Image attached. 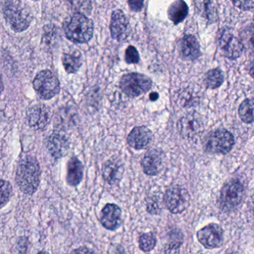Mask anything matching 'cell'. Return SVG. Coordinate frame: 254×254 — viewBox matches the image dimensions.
Here are the masks:
<instances>
[{
	"mask_svg": "<svg viewBox=\"0 0 254 254\" xmlns=\"http://www.w3.org/2000/svg\"><path fill=\"white\" fill-rule=\"evenodd\" d=\"M240 38L244 49L254 54V25H249L243 29L240 32Z\"/></svg>",
	"mask_w": 254,
	"mask_h": 254,
	"instance_id": "26",
	"label": "cell"
},
{
	"mask_svg": "<svg viewBox=\"0 0 254 254\" xmlns=\"http://www.w3.org/2000/svg\"><path fill=\"white\" fill-rule=\"evenodd\" d=\"M152 82L149 77L139 73H129L122 76L119 86L122 92L131 98L140 96L152 88Z\"/></svg>",
	"mask_w": 254,
	"mask_h": 254,
	"instance_id": "3",
	"label": "cell"
},
{
	"mask_svg": "<svg viewBox=\"0 0 254 254\" xmlns=\"http://www.w3.org/2000/svg\"><path fill=\"white\" fill-rule=\"evenodd\" d=\"M66 37L73 43H85L93 35L92 21L85 15L76 13L70 16L64 23Z\"/></svg>",
	"mask_w": 254,
	"mask_h": 254,
	"instance_id": "2",
	"label": "cell"
},
{
	"mask_svg": "<svg viewBox=\"0 0 254 254\" xmlns=\"http://www.w3.org/2000/svg\"><path fill=\"white\" fill-rule=\"evenodd\" d=\"M188 10L189 7L183 0H176L169 7V17L177 25L184 20L187 16Z\"/></svg>",
	"mask_w": 254,
	"mask_h": 254,
	"instance_id": "22",
	"label": "cell"
},
{
	"mask_svg": "<svg viewBox=\"0 0 254 254\" xmlns=\"http://www.w3.org/2000/svg\"><path fill=\"white\" fill-rule=\"evenodd\" d=\"M37 254H49L47 253V252H39V253Z\"/></svg>",
	"mask_w": 254,
	"mask_h": 254,
	"instance_id": "37",
	"label": "cell"
},
{
	"mask_svg": "<svg viewBox=\"0 0 254 254\" xmlns=\"http://www.w3.org/2000/svg\"><path fill=\"white\" fill-rule=\"evenodd\" d=\"M27 119L30 127L37 130H41L46 128L50 119L48 109L45 106L36 104L28 109Z\"/></svg>",
	"mask_w": 254,
	"mask_h": 254,
	"instance_id": "15",
	"label": "cell"
},
{
	"mask_svg": "<svg viewBox=\"0 0 254 254\" xmlns=\"http://www.w3.org/2000/svg\"><path fill=\"white\" fill-rule=\"evenodd\" d=\"M158 94L157 92H153V93L151 94L150 95V100L152 101H156V100L158 99Z\"/></svg>",
	"mask_w": 254,
	"mask_h": 254,
	"instance_id": "35",
	"label": "cell"
},
{
	"mask_svg": "<svg viewBox=\"0 0 254 254\" xmlns=\"http://www.w3.org/2000/svg\"><path fill=\"white\" fill-rule=\"evenodd\" d=\"M110 28L112 37L117 41H122L129 36V21L122 10H115L112 13Z\"/></svg>",
	"mask_w": 254,
	"mask_h": 254,
	"instance_id": "11",
	"label": "cell"
},
{
	"mask_svg": "<svg viewBox=\"0 0 254 254\" xmlns=\"http://www.w3.org/2000/svg\"><path fill=\"white\" fill-rule=\"evenodd\" d=\"M40 179V168L38 161L32 156L22 158L18 164L16 182L24 193L33 194L36 192Z\"/></svg>",
	"mask_w": 254,
	"mask_h": 254,
	"instance_id": "1",
	"label": "cell"
},
{
	"mask_svg": "<svg viewBox=\"0 0 254 254\" xmlns=\"http://www.w3.org/2000/svg\"><path fill=\"white\" fill-rule=\"evenodd\" d=\"M125 61L127 64H138L140 61V55L138 51L134 46H128L125 52Z\"/></svg>",
	"mask_w": 254,
	"mask_h": 254,
	"instance_id": "30",
	"label": "cell"
},
{
	"mask_svg": "<svg viewBox=\"0 0 254 254\" xmlns=\"http://www.w3.org/2000/svg\"><path fill=\"white\" fill-rule=\"evenodd\" d=\"M234 4L242 10H247L254 7V0H232Z\"/></svg>",
	"mask_w": 254,
	"mask_h": 254,
	"instance_id": "32",
	"label": "cell"
},
{
	"mask_svg": "<svg viewBox=\"0 0 254 254\" xmlns=\"http://www.w3.org/2000/svg\"><path fill=\"white\" fill-rule=\"evenodd\" d=\"M144 0H128L130 9L134 12H139L143 7Z\"/></svg>",
	"mask_w": 254,
	"mask_h": 254,
	"instance_id": "33",
	"label": "cell"
},
{
	"mask_svg": "<svg viewBox=\"0 0 254 254\" xmlns=\"http://www.w3.org/2000/svg\"><path fill=\"white\" fill-rule=\"evenodd\" d=\"M12 195V188L10 183L7 181L1 180V207H4Z\"/></svg>",
	"mask_w": 254,
	"mask_h": 254,
	"instance_id": "29",
	"label": "cell"
},
{
	"mask_svg": "<svg viewBox=\"0 0 254 254\" xmlns=\"http://www.w3.org/2000/svg\"><path fill=\"white\" fill-rule=\"evenodd\" d=\"M33 86L37 95L44 100L54 98L60 91L59 80L49 70L40 71L34 77Z\"/></svg>",
	"mask_w": 254,
	"mask_h": 254,
	"instance_id": "4",
	"label": "cell"
},
{
	"mask_svg": "<svg viewBox=\"0 0 254 254\" xmlns=\"http://www.w3.org/2000/svg\"><path fill=\"white\" fill-rule=\"evenodd\" d=\"M71 254H97L94 251L86 247H80L73 251Z\"/></svg>",
	"mask_w": 254,
	"mask_h": 254,
	"instance_id": "34",
	"label": "cell"
},
{
	"mask_svg": "<svg viewBox=\"0 0 254 254\" xmlns=\"http://www.w3.org/2000/svg\"><path fill=\"white\" fill-rule=\"evenodd\" d=\"M147 210L151 214H160L161 211L159 198L156 196L150 197L147 201Z\"/></svg>",
	"mask_w": 254,
	"mask_h": 254,
	"instance_id": "31",
	"label": "cell"
},
{
	"mask_svg": "<svg viewBox=\"0 0 254 254\" xmlns=\"http://www.w3.org/2000/svg\"><path fill=\"white\" fill-rule=\"evenodd\" d=\"M67 4L72 10L76 13L87 16L92 10V3L90 0H66Z\"/></svg>",
	"mask_w": 254,
	"mask_h": 254,
	"instance_id": "27",
	"label": "cell"
},
{
	"mask_svg": "<svg viewBox=\"0 0 254 254\" xmlns=\"http://www.w3.org/2000/svg\"><path fill=\"white\" fill-rule=\"evenodd\" d=\"M200 15L208 22L217 20L218 8L216 0H195Z\"/></svg>",
	"mask_w": 254,
	"mask_h": 254,
	"instance_id": "21",
	"label": "cell"
},
{
	"mask_svg": "<svg viewBox=\"0 0 254 254\" xmlns=\"http://www.w3.org/2000/svg\"><path fill=\"white\" fill-rule=\"evenodd\" d=\"M164 203L171 213L174 214L181 213L189 207V192L181 187H172L166 192Z\"/></svg>",
	"mask_w": 254,
	"mask_h": 254,
	"instance_id": "7",
	"label": "cell"
},
{
	"mask_svg": "<svg viewBox=\"0 0 254 254\" xmlns=\"http://www.w3.org/2000/svg\"><path fill=\"white\" fill-rule=\"evenodd\" d=\"M198 241L207 249H218L223 245L224 232L217 224H210L197 233Z\"/></svg>",
	"mask_w": 254,
	"mask_h": 254,
	"instance_id": "9",
	"label": "cell"
},
{
	"mask_svg": "<svg viewBox=\"0 0 254 254\" xmlns=\"http://www.w3.org/2000/svg\"><path fill=\"white\" fill-rule=\"evenodd\" d=\"M84 177V166L80 160L73 157L67 164V182L70 186L76 187L82 182Z\"/></svg>",
	"mask_w": 254,
	"mask_h": 254,
	"instance_id": "20",
	"label": "cell"
},
{
	"mask_svg": "<svg viewBox=\"0 0 254 254\" xmlns=\"http://www.w3.org/2000/svg\"><path fill=\"white\" fill-rule=\"evenodd\" d=\"M101 223L109 231H116L122 224V211L114 204H106L101 211Z\"/></svg>",
	"mask_w": 254,
	"mask_h": 254,
	"instance_id": "13",
	"label": "cell"
},
{
	"mask_svg": "<svg viewBox=\"0 0 254 254\" xmlns=\"http://www.w3.org/2000/svg\"><path fill=\"white\" fill-rule=\"evenodd\" d=\"M250 74L251 75H252V77H253L254 78V61H253V63H252V65H251Z\"/></svg>",
	"mask_w": 254,
	"mask_h": 254,
	"instance_id": "36",
	"label": "cell"
},
{
	"mask_svg": "<svg viewBox=\"0 0 254 254\" xmlns=\"http://www.w3.org/2000/svg\"><path fill=\"white\" fill-rule=\"evenodd\" d=\"M153 134L146 127H137L133 128L128 136V143L131 147L140 150L146 149L152 143Z\"/></svg>",
	"mask_w": 254,
	"mask_h": 254,
	"instance_id": "14",
	"label": "cell"
},
{
	"mask_svg": "<svg viewBox=\"0 0 254 254\" xmlns=\"http://www.w3.org/2000/svg\"><path fill=\"white\" fill-rule=\"evenodd\" d=\"M180 52L185 60H196L201 55V50L199 43L195 37L192 35L184 36L180 41Z\"/></svg>",
	"mask_w": 254,
	"mask_h": 254,
	"instance_id": "18",
	"label": "cell"
},
{
	"mask_svg": "<svg viewBox=\"0 0 254 254\" xmlns=\"http://www.w3.org/2000/svg\"><path fill=\"white\" fill-rule=\"evenodd\" d=\"M47 148L52 156L61 158L68 153L70 141L68 138L59 132H54L48 139Z\"/></svg>",
	"mask_w": 254,
	"mask_h": 254,
	"instance_id": "16",
	"label": "cell"
},
{
	"mask_svg": "<svg viewBox=\"0 0 254 254\" xmlns=\"http://www.w3.org/2000/svg\"><path fill=\"white\" fill-rule=\"evenodd\" d=\"M239 114L243 122L251 124L254 122V98L247 99L242 103Z\"/></svg>",
	"mask_w": 254,
	"mask_h": 254,
	"instance_id": "23",
	"label": "cell"
},
{
	"mask_svg": "<svg viewBox=\"0 0 254 254\" xmlns=\"http://www.w3.org/2000/svg\"><path fill=\"white\" fill-rule=\"evenodd\" d=\"M162 154L158 149H152L148 151L142 160L143 171L149 176L158 174L162 168Z\"/></svg>",
	"mask_w": 254,
	"mask_h": 254,
	"instance_id": "17",
	"label": "cell"
},
{
	"mask_svg": "<svg viewBox=\"0 0 254 254\" xmlns=\"http://www.w3.org/2000/svg\"><path fill=\"white\" fill-rule=\"evenodd\" d=\"M219 46L225 57L230 59H237L243 53L241 40L229 29H224L219 39Z\"/></svg>",
	"mask_w": 254,
	"mask_h": 254,
	"instance_id": "10",
	"label": "cell"
},
{
	"mask_svg": "<svg viewBox=\"0 0 254 254\" xmlns=\"http://www.w3.org/2000/svg\"><path fill=\"white\" fill-rule=\"evenodd\" d=\"M177 127L183 137L193 138L202 131L203 123L199 116L192 113L182 118Z\"/></svg>",
	"mask_w": 254,
	"mask_h": 254,
	"instance_id": "12",
	"label": "cell"
},
{
	"mask_svg": "<svg viewBox=\"0 0 254 254\" xmlns=\"http://www.w3.org/2000/svg\"><path fill=\"white\" fill-rule=\"evenodd\" d=\"M62 63L65 71L69 74L77 72L82 64L80 57L70 54L63 55Z\"/></svg>",
	"mask_w": 254,
	"mask_h": 254,
	"instance_id": "24",
	"label": "cell"
},
{
	"mask_svg": "<svg viewBox=\"0 0 254 254\" xmlns=\"http://www.w3.org/2000/svg\"><path fill=\"white\" fill-rule=\"evenodd\" d=\"M157 244V239L152 233L143 234L139 240L140 249L144 252H149L155 249Z\"/></svg>",
	"mask_w": 254,
	"mask_h": 254,
	"instance_id": "28",
	"label": "cell"
},
{
	"mask_svg": "<svg viewBox=\"0 0 254 254\" xmlns=\"http://www.w3.org/2000/svg\"><path fill=\"white\" fill-rule=\"evenodd\" d=\"M123 167L119 161L110 159L105 163L102 169V175L104 180L110 184L115 185L122 179Z\"/></svg>",
	"mask_w": 254,
	"mask_h": 254,
	"instance_id": "19",
	"label": "cell"
},
{
	"mask_svg": "<svg viewBox=\"0 0 254 254\" xmlns=\"http://www.w3.org/2000/svg\"><path fill=\"white\" fill-rule=\"evenodd\" d=\"M234 137L226 129H218L206 138L205 149L212 153L226 154L234 147Z\"/></svg>",
	"mask_w": 254,
	"mask_h": 254,
	"instance_id": "5",
	"label": "cell"
},
{
	"mask_svg": "<svg viewBox=\"0 0 254 254\" xmlns=\"http://www.w3.org/2000/svg\"><path fill=\"white\" fill-rule=\"evenodd\" d=\"M3 10L5 20L13 31L21 32L29 26L31 16L29 12L25 9L21 8L13 3H7L4 4Z\"/></svg>",
	"mask_w": 254,
	"mask_h": 254,
	"instance_id": "6",
	"label": "cell"
},
{
	"mask_svg": "<svg viewBox=\"0 0 254 254\" xmlns=\"http://www.w3.org/2000/svg\"><path fill=\"white\" fill-rule=\"evenodd\" d=\"M244 195V187L240 182L236 181L229 182L221 191V206L227 211L234 210L242 202Z\"/></svg>",
	"mask_w": 254,
	"mask_h": 254,
	"instance_id": "8",
	"label": "cell"
},
{
	"mask_svg": "<svg viewBox=\"0 0 254 254\" xmlns=\"http://www.w3.org/2000/svg\"><path fill=\"white\" fill-rule=\"evenodd\" d=\"M224 82V74L222 70L219 68H214L210 70L206 74L205 83L207 87L214 89L222 86Z\"/></svg>",
	"mask_w": 254,
	"mask_h": 254,
	"instance_id": "25",
	"label": "cell"
}]
</instances>
